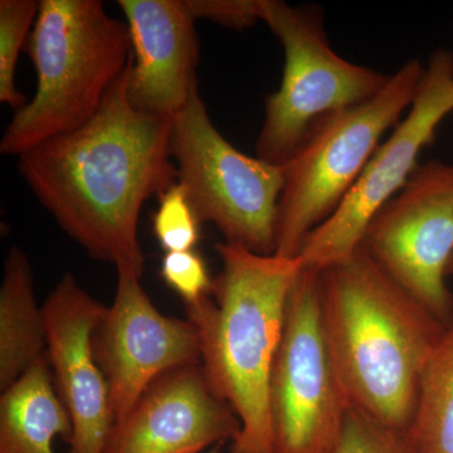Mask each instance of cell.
<instances>
[{
  "mask_svg": "<svg viewBox=\"0 0 453 453\" xmlns=\"http://www.w3.org/2000/svg\"><path fill=\"white\" fill-rule=\"evenodd\" d=\"M425 68L405 62L377 96L315 125L285 173L276 222L275 255L299 257L303 243L333 216L357 183L380 140L395 129L421 86Z\"/></svg>",
  "mask_w": 453,
  "mask_h": 453,
  "instance_id": "cell-5",
  "label": "cell"
},
{
  "mask_svg": "<svg viewBox=\"0 0 453 453\" xmlns=\"http://www.w3.org/2000/svg\"><path fill=\"white\" fill-rule=\"evenodd\" d=\"M42 309L56 390L73 419L67 453H104L115 418L92 339L106 308L65 273Z\"/></svg>",
  "mask_w": 453,
  "mask_h": 453,
  "instance_id": "cell-12",
  "label": "cell"
},
{
  "mask_svg": "<svg viewBox=\"0 0 453 453\" xmlns=\"http://www.w3.org/2000/svg\"><path fill=\"white\" fill-rule=\"evenodd\" d=\"M363 247L446 327L453 324L447 268L453 256V164L417 166L403 189L372 217Z\"/></svg>",
  "mask_w": 453,
  "mask_h": 453,
  "instance_id": "cell-10",
  "label": "cell"
},
{
  "mask_svg": "<svg viewBox=\"0 0 453 453\" xmlns=\"http://www.w3.org/2000/svg\"><path fill=\"white\" fill-rule=\"evenodd\" d=\"M25 52L37 85L3 134V155L19 157L91 120L129 65V28L100 0H41Z\"/></svg>",
  "mask_w": 453,
  "mask_h": 453,
  "instance_id": "cell-4",
  "label": "cell"
},
{
  "mask_svg": "<svg viewBox=\"0 0 453 453\" xmlns=\"http://www.w3.org/2000/svg\"><path fill=\"white\" fill-rule=\"evenodd\" d=\"M404 436L413 453H453V324L426 363Z\"/></svg>",
  "mask_w": 453,
  "mask_h": 453,
  "instance_id": "cell-17",
  "label": "cell"
},
{
  "mask_svg": "<svg viewBox=\"0 0 453 453\" xmlns=\"http://www.w3.org/2000/svg\"><path fill=\"white\" fill-rule=\"evenodd\" d=\"M453 275V256L451 261H449V268H447V276Z\"/></svg>",
  "mask_w": 453,
  "mask_h": 453,
  "instance_id": "cell-23",
  "label": "cell"
},
{
  "mask_svg": "<svg viewBox=\"0 0 453 453\" xmlns=\"http://www.w3.org/2000/svg\"><path fill=\"white\" fill-rule=\"evenodd\" d=\"M201 225L188 190L180 181H175L159 196L153 229L165 253L192 251L201 240Z\"/></svg>",
  "mask_w": 453,
  "mask_h": 453,
  "instance_id": "cell-19",
  "label": "cell"
},
{
  "mask_svg": "<svg viewBox=\"0 0 453 453\" xmlns=\"http://www.w3.org/2000/svg\"><path fill=\"white\" fill-rule=\"evenodd\" d=\"M131 40L127 96L138 111L174 119L198 94L199 42L186 0H119Z\"/></svg>",
  "mask_w": 453,
  "mask_h": 453,
  "instance_id": "cell-14",
  "label": "cell"
},
{
  "mask_svg": "<svg viewBox=\"0 0 453 453\" xmlns=\"http://www.w3.org/2000/svg\"><path fill=\"white\" fill-rule=\"evenodd\" d=\"M241 431L201 365L166 372L113 422L104 453H204Z\"/></svg>",
  "mask_w": 453,
  "mask_h": 453,
  "instance_id": "cell-13",
  "label": "cell"
},
{
  "mask_svg": "<svg viewBox=\"0 0 453 453\" xmlns=\"http://www.w3.org/2000/svg\"><path fill=\"white\" fill-rule=\"evenodd\" d=\"M162 277L186 306L195 305L211 295L213 279L207 265L195 251L166 252L162 261Z\"/></svg>",
  "mask_w": 453,
  "mask_h": 453,
  "instance_id": "cell-21",
  "label": "cell"
},
{
  "mask_svg": "<svg viewBox=\"0 0 453 453\" xmlns=\"http://www.w3.org/2000/svg\"><path fill=\"white\" fill-rule=\"evenodd\" d=\"M319 283L325 334L351 407L405 434L423 369L447 327L363 246L321 270Z\"/></svg>",
  "mask_w": 453,
  "mask_h": 453,
  "instance_id": "cell-2",
  "label": "cell"
},
{
  "mask_svg": "<svg viewBox=\"0 0 453 453\" xmlns=\"http://www.w3.org/2000/svg\"><path fill=\"white\" fill-rule=\"evenodd\" d=\"M265 0H186L188 11L195 19L211 22L243 31L264 17Z\"/></svg>",
  "mask_w": 453,
  "mask_h": 453,
  "instance_id": "cell-22",
  "label": "cell"
},
{
  "mask_svg": "<svg viewBox=\"0 0 453 453\" xmlns=\"http://www.w3.org/2000/svg\"><path fill=\"white\" fill-rule=\"evenodd\" d=\"M47 354L43 309L35 300L31 264L18 246L4 259L0 286V389L4 392Z\"/></svg>",
  "mask_w": 453,
  "mask_h": 453,
  "instance_id": "cell-16",
  "label": "cell"
},
{
  "mask_svg": "<svg viewBox=\"0 0 453 453\" xmlns=\"http://www.w3.org/2000/svg\"><path fill=\"white\" fill-rule=\"evenodd\" d=\"M329 453L413 452L403 434L393 431L350 407L342 434Z\"/></svg>",
  "mask_w": 453,
  "mask_h": 453,
  "instance_id": "cell-20",
  "label": "cell"
},
{
  "mask_svg": "<svg viewBox=\"0 0 453 453\" xmlns=\"http://www.w3.org/2000/svg\"><path fill=\"white\" fill-rule=\"evenodd\" d=\"M116 273L115 296L101 316L92 342L118 421L164 374L201 365V342L188 319L165 316L155 308L140 282L142 276L130 270Z\"/></svg>",
  "mask_w": 453,
  "mask_h": 453,
  "instance_id": "cell-11",
  "label": "cell"
},
{
  "mask_svg": "<svg viewBox=\"0 0 453 453\" xmlns=\"http://www.w3.org/2000/svg\"><path fill=\"white\" fill-rule=\"evenodd\" d=\"M452 111L453 55L438 50L429 58L410 111L372 154L338 210L303 243L297 257L303 268L320 273L362 247L372 217L403 189L418 166L419 154Z\"/></svg>",
  "mask_w": 453,
  "mask_h": 453,
  "instance_id": "cell-9",
  "label": "cell"
},
{
  "mask_svg": "<svg viewBox=\"0 0 453 453\" xmlns=\"http://www.w3.org/2000/svg\"><path fill=\"white\" fill-rule=\"evenodd\" d=\"M214 249L222 270L211 295L186 306L201 342V366L241 423L231 453H273L271 377L303 266L299 258L258 255L226 242Z\"/></svg>",
  "mask_w": 453,
  "mask_h": 453,
  "instance_id": "cell-3",
  "label": "cell"
},
{
  "mask_svg": "<svg viewBox=\"0 0 453 453\" xmlns=\"http://www.w3.org/2000/svg\"><path fill=\"white\" fill-rule=\"evenodd\" d=\"M262 22L285 53L280 88L266 98L256 144L259 159L285 166L323 119L366 103L390 76L349 62L333 50L318 5L265 0Z\"/></svg>",
  "mask_w": 453,
  "mask_h": 453,
  "instance_id": "cell-6",
  "label": "cell"
},
{
  "mask_svg": "<svg viewBox=\"0 0 453 453\" xmlns=\"http://www.w3.org/2000/svg\"><path fill=\"white\" fill-rule=\"evenodd\" d=\"M219 446L214 447V449H211L210 451L204 452V453H219Z\"/></svg>",
  "mask_w": 453,
  "mask_h": 453,
  "instance_id": "cell-24",
  "label": "cell"
},
{
  "mask_svg": "<svg viewBox=\"0 0 453 453\" xmlns=\"http://www.w3.org/2000/svg\"><path fill=\"white\" fill-rule=\"evenodd\" d=\"M40 11L35 0H2L0 2V103L14 112L28 101L17 88L16 71L20 52Z\"/></svg>",
  "mask_w": 453,
  "mask_h": 453,
  "instance_id": "cell-18",
  "label": "cell"
},
{
  "mask_svg": "<svg viewBox=\"0 0 453 453\" xmlns=\"http://www.w3.org/2000/svg\"><path fill=\"white\" fill-rule=\"evenodd\" d=\"M129 73L130 61L91 120L20 154L17 166L35 198L92 258L142 276L140 211L178 180V169L170 151L173 119L131 105Z\"/></svg>",
  "mask_w": 453,
  "mask_h": 453,
  "instance_id": "cell-1",
  "label": "cell"
},
{
  "mask_svg": "<svg viewBox=\"0 0 453 453\" xmlns=\"http://www.w3.org/2000/svg\"><path fill=\"white\" fill-rule=\"evenodd\" d=\"M53 384L46 354L2 392L0 453H55L57 437L70 442L73 419Z\"/></svg>",
  "mask_w": 453,
  "mask_h": 453,
  "instance_id": "cell-15",
  "label": "cell"
},
{
  "mask_svg": "<svg viewBox=\"0 0 453 453\" xmlns=\"http://www.w3.org/2000/svg\"><path fill=\"white\" fill-rule=\"evenodd\" d=\"M350 407L325 334L319 273L303 268L271 377L273 453H329Z\"/></svg>",
  "mask_w": 453,
  "mask_h": 453,
  "instance_id": "cell-8",
  "label": "cell"
},
{
  "mask_svg": "<svg viewBox=\"0 0 453 453\" xmlns=\"http://www.w3.org/2000/svg\"><path fill=\"white\" fill-rule=\"evenodd\" d=\"M170 151L178 181L202 223H213L226 243L275 255L282 166L243 154L226 142L199 92L173 119Z\"/></svg>",
  "mask_w": 453,
  "mask_h": 453,
  "instance_id": "cell-7",
  "label": "cell"
}]
</instances>
